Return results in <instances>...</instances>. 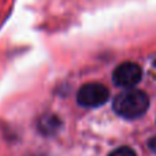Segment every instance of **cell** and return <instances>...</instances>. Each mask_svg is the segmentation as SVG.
<instances>
[{"label": "cell", "mask_w": 156, "mask_h": 156, "mask_svg": "<svg viewBox=\"0 0 156 156\" xmlns=\"http://www.w3.org/2000/svg\"><path fill=\"white\" fill-rule=\"evenodd\" d=\"M108 156H137V155L130 147H121V148L112 151Z\"/></svg>", "instance_id": "cell-4"}, {"label": "cell", "mask_w": 156, "mask_h": 156, "mask_svg": "<svg viewBox=\"0 0 156 156\" xmlns=\"http://www.w3.org/2000/svg\"><path fill=\"white\" fill-rule=\"evenodd\" d=\"M154 66H155V67H156V60H155V62H154Z\"/></svg>", "instance_id": "cell-6"}, {"label": "cell", "mask_w": 156, "mask_h": 156, "mask_svg": "<svg viewBox=\"0 0 156 156\" xmlns=\"http://www.w3.org/2000/svg\"><path fill=\"white\" fill-rule=\"evenodd\" d=\"M110 99V90L103 83L89 82L80 88L77 93V101L82 107L96 108L107 103Z\"/></svg>", "instance_id": "cell-2"}, {"label": "cell", "mask_w": 156, "mask_h": 156, "mask_svg": "<svg viewBox=\"0 0 156 156\" xmlns=\"http://www.w3.org/2000/svg\"><path fill=\"white\" fill-rule=\"evenodd\" d=\"M143 78V69L134 62H125L116 66L112 73V81L116 86L130 89Z\"/></svg>", "instance_id": "cell-3"}, {"label": "cell", "mask_w": 156, "mask_h": 156, "mask_svg": "<svg viewBox=\"0 0 156 156\" xmlns=\"http://www.w3.org/2000/svg\"><path fill=\"white\" fill-rule=\"evenodd\" d=\"M149 97L145 92L138 89H126L114 99L112 108L125 119H137L147 112Z\"/></svg>", "instance_id": "cell-1"}, {"label": "cell", "mask_w": 156, "mask_h": 156, "mask_svg": "<svg viewBox=\"0 0 156 156\" xmlns=\"http://www.w3.org/2000/svg\"><path fill=\"white\" fill-rule=\"evenodd\" d=\"M148 145H149V148H151V151H154L155 154H156V136H155V137H152L151 140H149Z\"/></svg>", "instance_id": "cell-5"}]
</instances>
